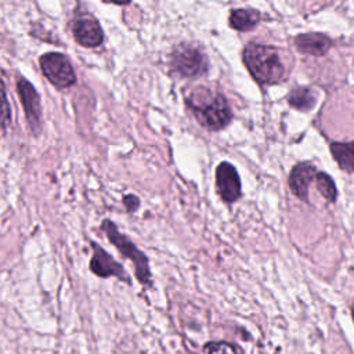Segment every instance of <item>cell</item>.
<instances>
[{"label": "cell", "mask_w": 354, "mask_h": 354, "mask_svg": "<svg viewBox=\"0 0 354 354\" xmlns=\"http://www.w3.org/2000/svg\"><path fill=\"white\" fill-rule=\"evenodd\" d=\"M187 104L202 126L209 130L225 127L232 118L225 97L209 87L198 86L187 95Z\"/></svg>", "instance_id": "obj_1"}, {"label": "cell", "mask_w": 354, "mask_h": 354, "mask_svg": "<svg viewBox=\"0 0 354 354\" xmlns=\"http://www.w3.org/2000/svg\"><path fill=\"white\" fill-rule=\"evenodd\" d=\"M242 58L253 79L260 84H275L283 77V64L277 48L271 46L250 43L245 47Z\"/></svg>", "instance_id": "obj_2"}, {"label": "cell", "mask_w": 354, "mask_h": 354, "mask_svg": "<svg viewBox=\"0 0 354 354\" xmlns=\"http://www.w3.org/2000/svg\"><path fill=\"white\" fill-rule=\"evenodd\" d=\"M101 230L106 235L108 241L119 250V253L134 264V275L137 281L141 285L152 286V274L147 254L141 249H138V246L131 239L122 234L113 221L108 218L104 220L101 224Z\"/></svg>", "instance_id": "obj_3"}, {"label": "cell", "mask_w": 354, "mask_h": 354, "mask_svg": "<svg viewBox=\"0 0 354 354\" xmlns=\"http://www.w3.org/2000/svg\"><path fill=\"white\" fill-rule=\"evenodd\" d=\"M170 65L177 75L195 77L207 71V58L199 48L189 44H180L171 53Z\"/></svg>", "instance_id": "obj_4"}, {"label": "cell", "mask_w": 354, "mask_h": 354, "mask_svg": "<svg viewBox=\"0 0 354 354\" xmlns=\"http://www.w3.org/2000/svg\"><path fill=\"white\" fill-rule=\"evenodd\" d=\"M40 68L51 84L66 88L76 82V75L69 59L59 53H47L40 57Z\"/></svg>", "instance_id": "obj_5"}, {"label": "cell", "mask_w": 354, "mask_h": 354, "mask_svg": "<svg viewBox=\"0 0 354 354\" xmlns=\"http://www.w3.org/2000/svg\"><path fill=\"white\" fill-rule=\"evenodd\" d=\"M91 249H93V256L90 259V271L100 277V278H109L115 277L122 282H126L127 285L131 283V278L123 268V266L116 261L102 246H100L97 242L90 241Z\"/></svg>", "instance_id": "obj_6"}, {"label": "cell", "mask_w": 354, "mask_h": 354, "mask_svg": "<svg viewBox=\"0 0 354 354\" xmlns=\"http://www.w3.org/2000/svg\"><path fill=\"white\" fill-rule=\"evenodd\" d=\"M17 90L25 111L26 122L29 123V127L32 133L39 134L41 127V106H40V97L36 91V88L25 79L19 77L17 83Z\"/></svg>", "instance_id": "obj_7"}, {"label": "cell", "mask_w": 354, "mask_h": 354, "mask_svg": "<svg viewBox=\"0 0 354 354\" xmlns=\"http://www.w3.org/2000/svg\"><path fill=\"white\" fill-rule=\"evenodd\" d=\"M216 187L221 199L227 203L238 201L242 195L241 180L236 173V169L228 163L221 162L216 169Z\"/></svg>", "instance_id": "obj_8"}, {"label": "cell", "mask_w": 354, "mask_h": 354, "mask_svg": "<svg viewBox=\"0 0 354 354\" xmlns=\"http://www.w3.org/2000/svg\"><path fill=\"white\" fill-rule=\"evenodd\" d=\"M75 40L84 47H97L102 43L104 32L98 21L91 15H79L72 22Z\"/></svg>", "instance_id": "obj_9"}, {"label": "cell", "mask_w": 354, "mask_h": 354, "mask_svg": "<svg viewBox=\"0 0 354 354\" xmlns=\"http://www.w3.org/2000/svg\"><path fill=\"white\" fill-rule=\"evenodd\" d=\"M317 173L318 171L314 167V165H311L308 162L297 163L289 174V187H290L292 192L297 198H300L303 201H307V198H308V185L317 177Z\"/></svg>", "instance_id": "obj_10"}, {"label": "cell", "mask_w": 354, "mask_h": 354, "mask_svg": "<svg viewBox=\"0 0 354 354\" xmlns=\"http://www.w3.org/2000/svg\"><path fill=\"white\" fill-rule=\"evenodd\" d=\"M295 46L300 53L324 55L332 46V40L322 33H303L296 36Z\"/></svg>", "instance_id": "obj_11"}, {"label": "cell", "mask_w": 354, "mask_h": 354, "mask_svg": "<svg viewBox=\"0 0 354 354\" xmlns=\"http://www.w3.org/2000/svg\"><path fill=\"white\" fill-rule=\"evenodd\" d=\"M260 22V12L253 8H238L230 14V25L239 30L246 32L253 29Z\"/></svg>", "instance_id": "obj_12"}, {"label": "cell", "mask_w": 354, "mask_h": 354, "mask_svg": "<svg viewBox=\"0 0 354 354\" xmlns=\"http://www.w3.org/2000/svg\"><path fill=\"white\" fill-rule=\"evenodd\" d=\"M330 152L337 165L347 171H354V141L351 142H333Z\"/></svg>", "instance_id": "obj_13"}, {"label": "cell", "mask_w": 354, "mask_h": 354, "mask_svg": "<svg viewBox=\"0 0 354 354\" xmlns=\"http://www.w3.org/2000/svg\"><path fill=\"white\" fill-rule=\"evenodd\" d=\"M288 101L290 106L299 111H308L315 104V95L308 87H296L290 91Z\"/></svg>", "instance_id": "obj_14"}, {"label": "cell", "mask_w": 354, "mask_h": 354, "mask_svg": "<svg viewBox=\"0 0 354 354\" xmlns=\"http://www.w3.org/2000/svg\"><path fill=\"white\" fill-rule=\"evenodd\" d=\"M315 183H317V188H318V191L321 192V195H322L326 201L335 202L336 195H337V191H336V187H335V184H333V180H332L328 174L318 171V173H317V177H315Z\"/></svg>", "instance_id": "obj_15"}, {"label": "cell", "mask_w": 354, "mask_h": 354, "mask_svg": "<svg viewBox=\"0 0 354 354\" xmlns=\"http://www.w3.org/2000/svg\"><path fill=\"white\" fill-rule=\"evenodd\" d=\"M203 350L206 354H236L235 347L228 342H207Z\"/></svg>", "instance_id": "obj_16"}, {"label": "cell", "mask_w": 354, "mask_h": 354, "mask_svg": "<svg viewBox=\"0 0 354 354\" xmlns=\"http://www.w3.org/2000/svg\"><path fill=\"white\" fill-rule=\"evenodd\" d=\"M123 205H124L127 212H136L138 209V206H140V199L136 195H133V194L124 195L123 196Z\"/></svg>", "instance_id": "obj_17"}, {"label": "cell", "mask_w": 354, "mask_h": 354, "mask_svg": "<svg viewBox=\"0 0 354 354\" xmlns=\"http://www.w3.org/2000/svg\"><path fill=\"white\" fill-rule=\"evenodd\" d=\"M3 104H4V113H3V129L7 127L8 122H10V113H8V102H7V95H6V90H3Z\"/></svg>", "instance_id": "obj_18"}, {"label": "cell", "mask_w": 354, "mask_h": 354, "mask_svg": "<svg viewBox=\"0 0 354 354\" xmlns=\"http://www.w3.org/2000/svg\"><path fill=\"white\" fill-rule=\"evenodd\" d=\"M109 1H112V3H115V4H127V3L131 1V0H109Z\"/></svg>", "instance_id": "obj_19"}, {"label": "cell", "mask_w": 354, "mask_h": 354, "mask_svg": "<svg viewBox=\"0 0 354 354\" xmlns=\"http://www.w3.org/2000/svg\"><path fill=\"white\" fill-rule=\"evenodd\" d=\"M353 318H354V306H353Z\"/></svg>", "instance_id": "obj_20"}]
</instances>
